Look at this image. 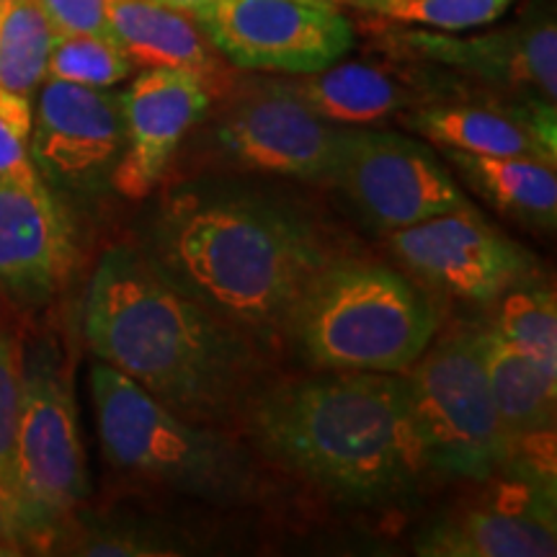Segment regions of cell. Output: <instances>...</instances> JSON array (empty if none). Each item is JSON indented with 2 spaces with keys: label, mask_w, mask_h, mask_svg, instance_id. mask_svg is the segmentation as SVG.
I'll list each match as a JSON object with an SVG mask.
<instances>
[{
  "label": "cell",
  "mask_w": 557,
  "mask_h": 557,
  "mask_svg": "<svg viewBox=\"0 0 557 557\" xmlns=\"http://www.w3.org/2000/svg\"><path fill=\"white\" fill-rule=\"evenodd\" d=\"M148 259L220 318L276 338L305 287L341 253L323 220L295 199L233 184L171 191Z\"/></svg>",
  "instance_id": "6da1fadb"
},
{
  "label": "cell",
  "mask_w": 557,
  "mask_h": 557,
  "mask_svg": "<svg viewBox=\"0 0 557 557\" xmlns=\"http://www.w3.org/2000/svg\"><path fill=\"white\" fill-rule=\"evenodd\" d=\"M90 351L189 421L240 416L261 382L259 338L178 289L129 246L103 250L83 308Z\"/></svg>",
  "instance_id": "7a4b0ae2"
},
{
  "label": "cell",
  "mask_w": 557,
  "mask_h": 557,
  "mask_svg": "<svg viewBox=\"0 0 557 557\" xmlns=\"http://www.w3.org/2000/svg\"><path fill=\"white\" fill-rule=\"evenodd\" d=\"M259 451L331 498L380 506L429 475L408 385L395 372H318L259 387L243 408Z\"/></svg>",
  "instance_id": "3957f363"
},
{
  "label": "cell",
  "mask_w": 557,
  "mask_h": 557,
  "mask_svg": "<svg viewBox=\"0 0 557 557\" xmlns=\"http://www.w3.org/2000/svg\"><path fill=\"white\" fill-rule=\"evenodd\" d=\"M438 333V312L400 271L338 256L305 287L282 338L315 372L403 374Z\"/></svg>",
  "instance_id": "277c9868"
},
{
  "label": "cell",
  "mask_w": 557,
  "mask_h": 557,
  "mask_svg": "<svg viewBox=\"0 0 557 557\" xmlns=\"http://www.w3.org/2000/svg\"><path fill=\"white\" fill-rule=\"evenodd\" d=\"M90 395L103 457L114 470L212 504L259 493V472L233 436L178 416L101 359L90 367Z\"/></svg>",
  "instance_id": "5b68a950"
},
{
  "label": "cell",
  "mask_w": 557,
  "mask_h": 557,
  "mask_svg": "<svg viewBox=\"0 0 557 557\" xmlns=\"http://www.w3.org/2000/svg\"><path fill=\"white\" fill-rule=\"evenodd\" d=\"M403 377L429 472L475 483L506 475L513 444L487 385L483 329L434 336Z\"/></svg>",
  "instance_id": "8992f818"
},
{
  "label": "cell",
  "mask_w": 557,
  "mask_h": 557,
  "mask_svg": "<svg viewBox=\"0 0 557 557\" xmlns=\"http://www.w3.org/2000/svg\"><path fill=\"white\" fill-rule=\"evenodd\" d=\"M78 406L58 351L41 344L26 357L13 449V483L29 549L54 547L88 496Z\"/></svg>",
  "instance_id": "52a82bcc"
},
{
  "label": "cell",
  "mask_w": 557,
  "mask_h": 557,
  "mask_svg": "<svg viewBox=\"0 0 557 557\" xmlns=\"http://www.w3.org/2000/svg\"><path fill=\"white\" fill-rule=\"evenodd\" d=\"M346 124L323 120L287 81H235L209 124L212 156L230 169L331 186Z\"/></svg>",
  "instance_id": "ba28073f"
},
{
  "label": "cell",
  "mask_w": 557,
  "mask_h": 557,
  "mask_svg": "<svg viewBox=\"0 0 557 557\" xmlns=\"http://www.w3.org/2000/svg\"><path fill=\"white\" fill-rule=\"evenodd\" d=\"M191 16L227 65L250 73L310 75L357 45L351 21L323 0H209Z\"/></svg>",
  "instance_id": "9c48e42d"
},
{
  "label": "cell",
  "mask_w": 557,
  "mask_h": 557,
  "mask_svg": "<svg viewBox=\"0 0 557 557\" xmlns=\"http://www.w3.org/2000/svg\"><path fill=\"white\" fill-rule=\"evenodd\" d=\"M331 186L385 233L470 205L434 148L369 124H346Z\"/></svg>",
  "instance_id": "30bf717a"
},
{
  "label": "cell",
  "mask_w": 557,
  "mask_h": 557,
  "mask_svg": "<svg viewBox=\"0 0 557 557\" xmlns=\"http://www.w3.org/2000/svg\"><path fill=\"white\" fill-rule=\"evenodd\" d=\"M389 52L426 62L487 90L557 101V24L553 3H537L513 24L472 37L431 29H393Z\"/></svg>",
  "instance_id": "8fae6325"
},
{
  "label": "cell",
  "mask_w": 557,
  "mask_h": 557,
  "mask_svg": "<svg viewBox=\"0 0 557 557\" xmlns=\"http://www.w3.org/2000/svg\"><path fill=\"white\" fill-rule=\"evenodd\" d=\"M124 152L122 99L111 88L47 78L32 124L34 169L50 191L99 197Z\"/></svg>",
  "instance_id": "7c38bea8"
},
{
  "label": "cell",
  "mask_w": 557,
  "mask_h": 557,
  "mask_svg": "<svg viewBox=\"0 0 557 557\" xmlns=\"http://www.w3.org/2000/svg\"><path fill=\"white\" fill-rule=\"evenodd\" d=\"M389 248L421 284L472 302L500 299L534 271L532 253L470 205L393 230Z\"/></svg>",
  "instance_id": "4fadbf2b"
},
{
  "label": "cell",
  "mask_w": 557,
  "mask_h": 557,
  "mask_svg": "<svg viewBox=\"0 0 557 557\" xmlns=\"http://www.w3.org/2000/svg\"><path fill=\"white\" fill-rule=\"evenodd\" d=\"M120 99L124 152L111 189L127 199H143L163 178L189 132L207 120L214 96L189 70L143 67Z\"/></svg>",
  "instance_id": "5bb4252c"
},
{
  "label": "cell",
  "mask_w": 557,
  "mask_h": 557,
  "mask_svg": "<svg viewBox=\"0 0 557 557\" xmlns=\"http://www.w3.org/2000/svg\"><path fill=\"white\" fill-rule=\"evenodd\" d=\"M408 129L436 148L491 158H524L557 165L555 101L540 96H508L491 90L423 103L403 116Z\"/></svg>",
  "instance_id": "9a60e30c"
},
{
  "label": "cell",
  "mask_w": 557,
  "mask_h": 557,
  "mask_svg": "<svg viewBox=\"0 0 557 557\" xmlns=\"http://www.w3.org/2000/svg\"><path fill=\"white\" fill-rule=\"evenodd\" d=\"M413 547L423 557H553L555 485L508 478L478 506L457 508L423 527Z\"/></svg>",
  "instance_id": "2e32d148"
},
{
  "label": "cell",
  "mask_w": 557,
  "mask_h": 557,
  "mask_svg": "<svg viewBox=\"0 0 557 557\" xmlns=\"http://www.w3.org/2000/svg\"><path fill=\"white\" fill-rule=\"evenodd\" d=\"M73 256V230L52 191L0 181V287L24 305L47 302Z\"/></svg>",
  "instance_id": "e0dca14e"
},
{
  "label": "cell",
  "mask_w": 557,
  "mask_h": 557,
  "mask_svg": "<svg viewBox=\"0 0 557 557\" xmlns=\"http://www.w3.org/2000/svg\"><path fill=\"white\" fill-rule=\"evenodd\" d=\"M287 83L318 116L336 124H372L462 94L455 73L449 78H423L421 62L403 70V65L382 62L338 60L318 73L292 75Z\"/></svg>",
  "instance_id": "ac0fdd59"
},
{
  "label": "cell",
  "mask_w": 557,
  "mask_h": 557,
  "mask_svg": "<svg viewBox=\"0 0 557 557\" xmlns=\"http://www.w3.org/2000/svg\"><path fill=\"white\" fill-rule=\"evenodd\" d=\"M111 37L120 41L135 67H181L199 75L222 99L238 81L233 65L214 52L191 13L169 9L158 0H107Z\"/></svg>",
  "instance_id": "d6986e66"
},
{
  "label": "cell",
  "mask_w": 557,
  "mask_h": 557,
  "mask_svg": "<svg viewBox=\"0 0 557 557\" xmlns=\"http://www.w3.org/2000/svg\"><path fill=\"white\" fill-rule=\"evenodd\" d=\"M459 178L496 212L527 227L553 230L557 222L555 165L524 158H491L475 152L436 148Z\"/></svg>",
  "instance_id": "ffe728a7"
},
{
  "label": "cell",
  "mask_w": 557,
  "mask_h": 557,
  "mask_svg": "<svg viewBox=\"0 0 557 557\" xmlns=\"http://www.w3.org/2000/svg\"><path fill=\"white\" fill-rule=\"evenodd\" d=\"M54 39L41 0H0V88L32 99L47 81Z\"/></svg>",
  "instance_id": "44dd1931"
},
{
  "label": "cell",
  "mask_w": 557,
  "mask_h": 557,
  "mask_svg": "<svg viewBox=\"0 0 557 557\" xmlns=\"http://www.w3.org/2000/svg\"><path fill=\"white\" fill-rule=\"evenodd\" d=\"M491 331L532 359L545 377L557 382V302L553 287L519 284L500 297Z\"/></svg>",
  "instance_id": "7402d4cb"
},
{
  "label": "cell",
  "mask_w": 557,
  "mask_h": 557,
  "mask_svg": "<svg viewBox=\"0 0 557 557\" xmlns=\"http://www.w3.org/2000/svg\"><path fill=\"white\" fill-rule=\"evenodd\" d=\"M132 62L120 41L101 34H58L47 78L90 88H114L129 78Z\"/></svg>",
  "instance_id": "603a6c76"
},
{
  "label": "cell",
  "mask_w": 557,
  "mask_h": 557,
  "mask_svg": "<svg viewBox=\"0 0 557 557\" xmlns=\"http://www.w3.org/2000/svg\"><path fill=\"white\" fill-rule=\"evenodd\" d=\"M517 0H382L372 9L395 24L431 32H470L496 24Z\"/></svg>",
  "instance_id": "cb8c5ba5"
},
{
  "label": "cell",
  "mask_w": 557,
  "mask_h": 557,
  "mask_svg": "<svg viewBox=\"0 0 557 557\" xmlns=\"http://www.w3.org/2000/svg\"><path fill=\"white\" fill-rule=\"evenodd\" d=\"M70 553L96 557H171L189 553V542L158 524L111 521V524H90L83 529L81 537L70 542Z\"/></svg>",
  "instance_id": "d4e9b609"
},
{
  "label": "cell",
  "mask_w": 557,
  "mask_h": 557,
  "mask_svg": "<svg viewBox=\"0 0 557 557\" xmlns=\"http://www.w3.org/2000/svg\"><path fill=\"white\" fill-rule=\"evenodd\" d=\"M34 107L29 96L0 88V181L41 189L47 186L32 160Z\"/></svg>",
  "instance_id": "484cf974"
},
{
  "label": "cell",
  "mask_w": 557,
  "mask_h": 557,
  "mask_svg": "<svg viewBox=\"0 0 557 557\" xmlns=\"http://www.w3.org/2000/svg\"><path fill=\"white\" fill-rule=\"evenodd\" d=\"M24 341L9 325H0V485L13 483V449L24 393Z\"/></svg>",
  "instance_id": "4316f807"
},
{
  "label": "cell",
  "mask_w": 557,
  "mask_h": 557,
  "mask_svg": "<svg viewBox=\"0 0 557 557\" xmlns=\"http://www.w3.org/2000/svg\"><path fill=\"white\" fill-rule=\"evenodd\" d=\"M58 34H101L111 37L107 0H41Z\"/></svg>",
  "instance_id": "83f0119b"
},
{
  "label": "cell",
  "mask_w": 557,
  "mask_h": 557,
  "mask_svg": "<svg viewBox=\"0 0 557 557\" xmlns=\"http://www.w3.org/2000/svg\"><path fill=\"white\" fill-rule=\"evenodd\" d=\"M29 553L24 527H21L16 498L9 487L0 485V557Z\"/></svg>",
  "instance_id": "f1b7e54d"
},
{
  "label": "cell",
  "mask_w": 557,
  "mask_h": 557,
  "mask_svg": "<svg viewBox=\"0 0 557 557\" xmlns=\"http://www.w3.org/2000/svg\"><path fill=\"white\" fill-rule=\"evenodd\" d=\"M158 3L169 5V9H176V11H184V13H194L199 9V5L209 3V0H158Z\"/></svg>",
  "instance_id": "f546056e"
},
{
  "label": "cell",
  "mask_w": 557,
  "mask_h": 557,
  "mask_svg": "<svg viewBox=\"0 0 557 557\" xmlns=\"http://www.w3.org/2000/svg\"><path fill=\"white\" fill-rule=\"evenodd\" d=\"M351 3L359 5V9H364V11H372L374 5L382 3V0H351Z\"/></svg>",
  "instance_id": "4dcf8cb0"
},
{
  "label": "cell",
  "mask_w": 557,
  "mask_h": 557,
  "mask_svg": "<svg viewBox=\"0 0 557 557\" xmlns=\"http://www.w3.org/2000/svg\"><path fill=\"white\" fill-rule=\"evenodd\" d=\"M323 3H333V5H341V3H351V0H323Z\"/></svg>",
  "instance_id": "1f68e13d"
}]
</instances>
